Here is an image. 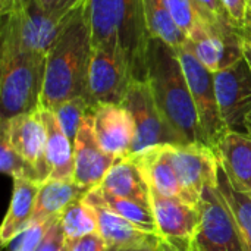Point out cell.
Wrapping results in <instances>:
<instances>
[{"instance_id":"obj_10","label":"cell","mask_w":251,"mask_h":251,"mask_svg":"<svg viewBox=\"0 0 251 251\" xmlns=\"http://www.w3.org/2000/svg\"><path fill=\"white\" fill-rule=\"evenodd\" d=\"M165 150L191 203L199 207L204 187L218 185V151L203 144H165Z\"/></svg>"},{"instance_id":"obj_25","label":"cell","mask_w":251,"mask_h":251,"mask_svg":"<svg viewBox=\"0 0 251 251\" xmlns=\"http://www.w3.org/2000/svg\"><path fill=\"white\" fill-rule=\"evenodd\" d=\"M147 26L151 38H159L176 51L188 41L187 35L175 24L165 0H143Z\"/></svg>"},{"instance_id":"obj_12","label":"cell","mask_w":251,"mask_h":251,"mask_svg":"<svg viewBox=\"0 0 251 251\" xmlns=\"http://www.w3.org/2000/svg\"><path fill=\"white\" fill-rule=\"evenodd\" d=\"M129 69L121 53L109 49H94L85 99L91 107L103 103L122 104L131 84Z\"/></svg>"},{"instance_id":"obj_21","label":"cell","mask_w":251,"mask_h":251,"mask_svg":"<svg viewBox=\"0 0 251 251\" xmlns=\"http://www.w3.org/2000/svg\"><path fill=\"white\" fill-rule=\"evenodd\" d=\"M221 166L229 181L251 193V138L246 134L228 131L218 147Z\"/></svg>"},{"instance_id":"obj_7","label":"cell","mask_w":251,"mask_h":251,"mask_svg":"<svg viewBox=\"0 0 251 251\" xmlns=\"http://www.w3.org/2000/svg\"><path fill=\"white\" fill-rule=\"evenodd\" d=\"M193 99L197 109L199 121L201 131L204 134L206 143L213 150H218L219 144L228 134V128L221 116L216 88H215V76L193 53L188 46V41L184 47L178 50Z\"/></svg>"},{"instance_id":"obj_8","label":"cell","mask_w":251,"mask_h":251,"mask_svg":"<svg viewBox=\"0 0 251 251\" xmlns=\"http://www.w3.org/2000/svg\"><path fill=\"white\" fill-rule=\"evenodd\" d=\"M1 18L0 38L13 41L25 51L47 56L69 16L56 18L47 13L37 0H31L25 7Z\"/></svg>"},{"instance_id":"obj_43","label":"cell","mask_w":251,"mask_h":251,"mask_svg":"<svg viewBox=\"0 0 251 251\" xmlns=\"http://www.w3.org/2000/svg\"><path fill=\"white\" fill-rule=\"evenodd\" d=\"M166 251H182V250H179V249H176V247H174L172 244H169V243H168V249H166Z\"/></svg>"},{"instance_id":"obj_17","label":"cell","mask_w":251,"mask_h":251,"mask_svg":"<svg viewBox=\"0 0 251 251\" xmlns=\"http://www.w3.org/2000/svg\"><path fill=\"white\" fill-rule=\"evenodd\" d=\"M131 157L135 165L141 169V172L144 174L150 190L166 196V197H175V199H181L185 203H188L190 206H194L185 191V188L182 187L174 165L171 163L166 150H165V144L162 146H153V147H147L141 151L132 153ZM196 207V206H194Z\"/></svg>"},{"instance_id":"obj_1","label":"cell","mask_w":251,"mask_h":251,"mask_svg":"<svg viewBox=\"0 0 251 251\" xmlns=\"http://www.w3.org/2000/svg\"><path fill=\"white\" fill-rule=\"evenodd\" d=\"M93 50L88 0H85L69 15L47 53L40 107L54 110L71 99L85 97Z\"/></svg>"},{"instance_id":"obj_11","label":"cell","mask_w":251,"mask_h":251,"mask_svg":"<svg viewBox=\"0 0 251 251\" xmlns=\"http://www.w3.org/2000/svg\"><path fill=\"white\" fill-rule=\"evenodd\" d=\"M221 116L228 131L246 134L251 112V68L246 57L213 74Z\"/></svg>"},{"instance_id":"obj_5","label":"cell","mask_w":251,"mask_h":251,"mask_svg":"<svg viewBox=\"0 0 251 251\" xmlns=\"http://www.w3.org/2000/svg\"><path fill=\"white\" fill-rule=\"evenodd\" d=\"M199 210L200 224L190 251H251V246L218 185L204 187Z\"/></svg>"},{"instance_id":"obj_29","label":"cell","mask_w":251,"mask_h":251,"mask_svg":"<svg viewBox=\"0 0 251 251\" xmlns=\"http://www.w3.org/2000/svg\"><path fill=\"white\" fill-rule=\"evenodd\" d=\"M0 169L13 179H28L40 182L35 168L10 144L6 135L0 140ZM41 184V182H40Z\"/></svg>"},{"instance_id":"obj_16","label":"cell","mask_w":251,"mask_h":251,"mask_svg":"<svg viewBox=\"0 0 251 251\" xmlns=\"http://www.w3.org/2000/svg\"><path fill=\"white\" fill-rule=\"evenodd\" d=\"M74 151H75L74 181L91 190L103 182L109 171L118 162V159L109 154L107 151H104L100 143L97 141L93 128L91 113L85 118L76 134L74 143Z\"/></svg>"},{"instance_id":"obj_6","label":"cell","mask_w":251,"mask_h":251,"mask_svg":"<svg viewBox=\"0 0 251 251\" xmlns=\"http://www.w3.org/2000/svg\"><path fill=\"white\" fill-rule=\"evenodd\" d=\"M246 29L231 16L216 22H200L188 37V46L196 57L213 74L229 68L244 57Z\"/></svg>"},{"instance_id":"obj_3","label":"cell","mask_w":251,"mask_h":251,"mask_svg":"<svg viewBox=\"0 0 251 251\" xmlns=\"http://www.w3.org/2000/svg\"><path fill=\"white\" fill-rule=\"evenodd\" d=\"M94 49L121 53L134 81H147L149 46L143 0H88Z\"/></svg>"},{"instance_id":"obj_40","label":"cell","mask_w":251,"mask_h":251,"mask_svg":"<svg viewBox=\"0 0 251 251\" xmlns=\"http://www.w3.org/2000/svg\"><path fill=\"white\" fill-rule=\"evenodd\" d=\"M31 0H13V10H18V9H22L25 7ZM12 10V12H13Z\"/></svg>"},{"instance_id":"obj_4","label":"cell","mask_w":251,"mask_h":251,"mask_svg":"<svg viewBox=\"0 0 251 251\" xmlns=\"http://www.w3.org/2000/svg\"><path fill=\"white\" fill-rule=\"evenodd\" d=\"M46 57V54L22 50L7 38H0L1 119H10L40 109Z\"/></svg>"},{"instance_id":"obj_14","label":"cell","mask_w":251,"mask_h":251,"mask_svg":"<svg viewBox=\"0 0 251 251\" xmlns=\"http://www.w3.org/2000/svg\"><path fill=\"white\" fill-rule=\"evenodd\" d=\"M1 134L35 168L41 184L50 179L51 171L46 157V128L40 109L10 119H1Z\"/></svg>"},{"instance_id":"obj_36","label":"cell","mask_w":251,"mask_h":251,"mask_svg":"<svg viewBox=\"0 0 251 251\" xmlns=\"http://www.w3.org/2000/svg\"><path fill=\"white\" fill-rule=\"evenodd\" d=\"M249 1L250 0H221L224 9L231 16V19L243 28H246V16H247Z\"/></svg>"},{"instance_id":"obj_37","label":"cell","mask_w":251,"mask_h":251,"mask_svg":"<svg viewBox=\"0 0 251 251\" xmlns=\"http://www.w3.org/2000/svg\"><path fill=\"white\" fill-rule=\"evenodd\" d=\"M244 57L247 59L251 68V29H246V38H244Z\"/></svg>"},{"instance_id":"obj_18","label":"cell","mask_w":251,"mask_h":251,"mask_svg":"<svg viewBox=\"0 0 251 251\" xmlns=\"http://www.w3.org/2000/svg\"><path fill=\"white\" fill-rule=\"evenodd\" d=\"M88 203L96 209L99 221V234L103 237V240L107 243L112 251L132 247H154L166 241L157 234L143 231L128 219L119 216L118 213L99 203Z\"/></svg>"},{"instance_id":"obj_2","label":"cell","mask_w":251,"mask_h":251,"mask_svg":"<svg viewBox=\"0 0 251 251\" xmlns=\"http://www.w3.org/2000/svg\"><path fill=\"white\" fill-rule=\"evenodd\" d=\"M147 82L162 118L179 141L182 144L209 146L200 126L179 54L159 38H151L149 46Z\"/></svg>"},{"instance_id":"obj_30","label":"cell","mask_w":251,"mask_h":251,"mask_svg":"<svg viewBox=\"0 0 251 251\" xmlns=\"http://www.w3.org/2000/svg\"><path fill=\"white\" fill-rule=\"evenodd\" d=\"M165 1L168 4V9L175 24L181 28V31L188 38L201 22L193 1L191 0H165Z\"/></svg>"},{"instance_id":"obj_22","label":"cell","mask_w":251,"mask_h":251,"mask_svg":"<svg viewBox=\"0 0 251 251\" xmlns=\"http://www.w3.org/2000/svg\"><path fill=\"white\" fill-rule=\"evenodd\" d=\"M91 188L75 181L49 179L40 185L32 222H46L62 215L72 203L85 199ZM31 222V224H32Z\"/></svg>"},{"instance_id":"obj_27","label":"cell","mask_w":251,"mask_h":251,"mask_svg":"<svg viewBox=\"0 0 251 251\" xmlns=\"http://www.w3.org/2000/svg\"><path fill=\"white\" fill-rule=\"evenodd\" d=\"M218 188L229 204L232 213L235 215L249 244L251 246V193L234 185L224 168L219 165L218 172Z\"/></svg>"},{"instance_id":"obj_39","label":"cell","mask_w":251,"mask_h":251,"mask_svg":"<svg viewBox=\"0 0 251 251\" xmlns=\"http://www.w3.org/2000/svg\"><path fill=\"white\" fill-rule=\"evenodd\" d=\"M13 10V0H0V13L1 16L9 15Z\"/></svg>"},{"instance_id":"obj_38","label":"cell","mask_w":251,"mask_h":251,"mask_svg":"<svg viewBox=\"0 0 251 251\" xmlns=\"http://www.w3.org/2000/svg\"><path fill=\"white\" fill-rule=\"evenodd\" d=\"M166 249H168V241L154 247H132V249H121L116 251H166Z\"/></svg>"},{"instance_id":"obj_32","label":"cell","mask_w":251,"mask_h":251,"mask_svg":"<svg viewBox=\"0 0 251 251\" xmlns=\"http://www.w3.org/2000/svg\"><path fill=\"white\" fill-rule=\"evenodd\" d=\"M37 251H69L68 240L65 237V232H63L59 216L51 224L50 229L47 231L44 240L41 241V244L37 249Z\"/></svg>"},{"instance_id":"obj_31","label":"cell","mask_w":251,"mask_h":251,"mask_svg":"<svg viewBox=\"0 0 251 251\" xmlns=\"http://www.w3.org/2000/svg\"><path fill=\"white\" fill-rule=\"evenodd\" d=\"M54 219L56 218L46 222H32L25 231H22L15 240L9 243L10 251H37Z\"/></svg>"},{"instance_id":"obj_33","label":"cell","mask_w":251,"mask_h":251,"mask_svg":"<svg viewBox=\"0 0 251 251\" xmlns=\"http://www.w3.org/2000/svg\"><path fill=\"white\" fill-rule=\"evenodd\" d=\"M200 19L203 22H216L225 16H229L224 9L221 0H191Z\"/></svg>"},{"instance_id":"obj_13","label":"cell","mask_w":251,"mask_h":251,"mask_svg":"<svg viewBox=\"0 0 251 251\" xmlns=\"http://www.w3.org/2000/svg\"><path fill=\"white\" fill-rule=\"evenodd\" d=\"M150 201L160 235L174 247L190 251L200 224L199 207L190 206L181 199L162 196L153 190H150Z\"/></svg>"},{"instance_id":"obj_42","label":"cell","mask_w":251,"mask_h":251,"mask_svg":"<svg viewBox=\"0 0 251 251\" xmlns=\"http://www.w3.org/2000/svg\"><path fill=\"white\" fill-rule=\"evenodd\" d=\"M246 135H249L251 138V112L246 119Z\"/></svg>"},{"instance_id":"obj_24","label":"cell","mask_w":251,"mask_h":251,"mask_svg":"<svg viewBox=\"0 0 251 251\" xmlns=\"http://www.w3.org/2000/svg\"><path fill=\"white\" fill-rule=\"evenodd\" d=\"M85 200H88L91 203H99V204L110 209L112 212H115L119 216L128 219L129 222H132L134 225H137L143 231L160 235L156 219H154V215H153V210H151L150 206H144V204H140V203H137L134 200L110 194V193L101 190L100 187L93 188L85 196Z\"/></svg>"},{"instance_id":"obj_20","label":"cell","mask_w":251,"mask_h":251,"mask_svg":"<svg viewBox=\"0 0 251 251\" xmlns=\"http://www.w3.org/2000/svg\"><path fill=\"white\" fill-rule=\"evenodd\" d=\"M40 182L28 179H13V193L10 204L0 229V238L3 246H9L22 231H25L34 216L37 197L40 191Z\"/></svg>"},{"instance_id":"obj_28","label":"cell","mask_w":251,"mask_h":251,"mask_svg":"<svg viewBox=\"0 0 251 251\" xmlns=\"http://www.w3.org/2000/svg\"><path fill=\"white\" fill-rule=\"evenodd\" d=\"M91 112H93V107L84 96L71 99L53 110L62 129L65 131L68 138L72 141V144L75 143L76 134H78L82 122Z\"/></svg>"},{"instance_id":"obj_34","label":"cell","mask_w":251,"mask_h":251,"mask_svg":"<svg viewBox=\"0 0 251 251\" xmlns=\"http://www.w3.org/2000/svg\"><path fill=\"white\" fill-rule=\"evenodd\" d=\"M69 251H112L99 232L68 241Z\"/></svg>"},{"instance_id":"obj_26","label":"cell","mask_w":251,"mask_h":251,"mask_svg":"<svg viewBox=\"0 0 251 251\" xmlns=\"http://www.w3.org/2000/svg\"><path fill=\"white\" fill-rule=\"evenodd\" d=\"M60 218V224L68 241L99 232V221L96 209L85 200H78L66 207Z\"/></svg>"},{"instance_id":"obj_9","label":"cell","mask_w":251,"mask_h":251,"mask_svg":"<svg viewBox=\"0 0 251 251\" xmlns=\"http://www.w3.org/2000/svg\"><path fill=\"white\" fill-rule=\"evenodd\" d=\"M122 106L129 112L135 126L132 153L153 146L182 144L162 118L147 81H134L122 101Z\"/></svg>"},{"instance_id":"obj_35","label":"cell","mask_w":251,"mask_h":251,"mask_svg":"<svg viewBox=\"0 0 251 251\" xmlns=\"http://www.w3.org/2000/svg\"><path fill=\"white\" fill-rule=\"evenodd\" d=\"M40 6L50 15L65 19L85 0H37Z\"/></svg>"},{"instance_id":"obj_23","label":"cell","mask_w":251,"mask_h":251,"mask_svg":"<svg viewBox=\"0 0 251 251\" xmlns=\"http://www.w3.org/2000/svg\"><path fill=\"white\" fill-rule=\"evenodd\" d=\"M99 187L110 194L151 207L150 185L141 169L131 157L118 160Z\"/></svg>"},{"instance_id":"obj_41","label":"cell","mask_w":251,"mask_h":251,"mask_svg":"<svg viewBox=\"0 0 251 251\" xmlns=\"http://www.w3.org/2000/svg\"><path fill=\"white\" fill-rule=\"evenodd\" d=\"M246 28H250V29H251V0L249 1L247 16H246Z\"/></svg>"},{"instance_id":"obj_15","label":"cell","mask_w":251,"mask_h":251,"mask_svg":"<svg viewBox=\"0 0 251 251\" xmlns=\"http://www.w3.org/2000/svg\"><path fill=\"white\" fill-rule=\"evenodd\" d=\"M93 128L101 149L118 160L132 154L135 126L122 104L103 103L93 107Z\"/></svg>"},{"instance_id":"obj_19","label":"cell","mask_w":251,"mask_h":251,"mask_svg":"<svg viewBox=\"0 0 251 251\" xmlns=\"http://www.w3.org/2000/svg\"><path fill=\"white\" fill-rule=\"evenodd\" d=\"M46 128V157L51 171L50 179L74 181L75 151L74 144L62 129L53 110L40 107Z\"/></svg>"}]
</instances>
